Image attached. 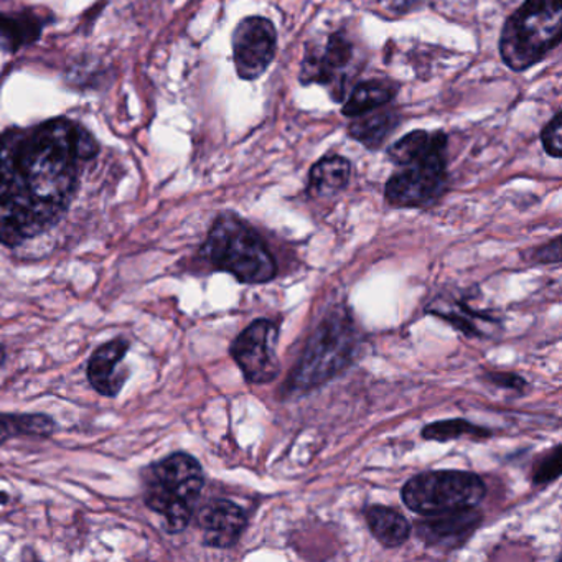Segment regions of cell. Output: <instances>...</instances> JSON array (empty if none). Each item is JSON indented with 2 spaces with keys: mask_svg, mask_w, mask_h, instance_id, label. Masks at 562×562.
<instances>
[{
  "mask_svg": "<svg viewBox=\"0 0 562 562\" xmlns=\"http://www.w3.org/2000/svg\"><path fill=\"white\" fill-rule=\"evenodd\" d=\"M100 153L90 131L50 120L0 136V243H22L50 229L67 213L81 164Z\"/></svg>",
  "mask_w": 562,
  "mask_h": 562,
  "instance_id": "cell-1",
  "label": "cell"
},
{
  "mask_svg": "<svg viewBox=\"0 0 562 562\" xmlns=\"http://www.w3.org/2000/svg\"><path fill=\"white\" fill-rule=\"evenodd\" d=\"M447 134L442 131H413L387 149L400 167L387 180L384 196L394 209H424L432 205L447 187Z\"/></svg>",
  "mask_w": 562,
  "mask_h": 562,
  "instance_id": "cell-2",
  "label": "cell"
},
{
  "mask_svg": "<svg viewBox=\"0 0 562 562\" xmlns=\"http://www.w3.org/2000/svg\"><path fill=\"white\" fill-rule=\"evenodd\" d=\"M203 485L202 465L186 452L170 453L140 472L144 503L162 516L167 531L172 535L182 532L192 521Z\"/></svg>",
  "mask_w": 562,
  "mask_h": 562,
  "instance_id": "cell-3",
  "label": "cell"
},
{
  "mask_svg": "<svg viewBox=\"0 0 562 562\" xmlns=\"http://www.w3.org/2000/svg\"><path fill=\"white\" fill-rule=\"evenodd\" d=\"M562 37V0H525L503 25L499 55L509 70L526 71L544 60Z\"/></svg>",
  "mask_w": 562,
  "mask_h": 562,
  "instance_id": "cell-4",
  "label": "cell"
},
{
  "mask_svg": "<svg viewBox=\"0 0 562 562\" xmlns=\"http://www.w3.org/2000/svg\"><path fill=\"white\" fill-rule=\"evenodd\" d=\"M202 255L213 268L229 272L245 284H265L278 272L274 258L258 233L233 213H223L213 223Z\"/></svg>",
  "mask_w": 562,
  "mask_h": 562,
  "instance_id": "cell-5",
  "label": "cell"
},
{
  "mask_svg": "<svg viewBox=\"0 0 562 562\" xmlns=\"http://www.w3.org/2000/svg\"><path fill=\"white\" fill-rule=\"evenodd\" d=\"M357 330L348 312L331 311L312 335L291 376V391H308L331 380L350 364L357 350Z\"/></svg>",
  "mask_w": 562,
  "mask_h": 562,
  "instance_id": "cell-6",
  "label": "cell"
},
{
  "mask_svg": "<svg viewBox=\"0 0 562 562\" xmlns=\"http://www.w3.org/2000/svg\"><path fill=\"white\" fill-rule=\"evenodd\" d=\"M401 495L411 512L423 516L446 515L475 508L485 496V483L475 473L437 470L413 476Z\"/></svg>",
  "mask_w": 562,
  "mask_h": 562,
  "instance_id": "cell-7",
  "label": "cell"
},
{
  "mask_svg": "<svg viewBox=\"0 0 562 562\" xmlns=\"http://www.w3.org/2000/svg\"><path fill=\"white\" fill-rule=\"evenodd\" d=\"M238 77L255 81L268 71L278 52V32L269 19L251 15L236 25L232 37Z\"/></svg>",
  "mask_w": 562,
  "mask_h": 562,
  "instance_id": "cell-8",
  "label": "cell"
},
{
  "mask_svg": "<svg viewBox=\"0 0 562 562\" xmlns=\"http://www.w3.org/2000/svg\"><path fill=\"white\" fill-rule=\"evenodd\" d=\"M278 327L271 321L252 322L232 345V357L249 383L265 384L278 378Z\"/></svg>",
  "mask_w": 562,
  "mask_h": 562,
  "instance_id": "cell-9",
  "label": "cell"
},
{
  "mask_svg": "<svg viewBox=\"0 0 562 562\" xmlns=\"http://www.w3.org/2000/svg\"><path fill=\"white\" fill-rule=\"evenodd\" d=\"M353 60V44L341 32L328 35L321 45L308 44L304 60L301 64L299 81L307 85H335L334 93H338V85L344 90V74ZM340 98L337 97V101Z\"/></svg>",
  "mask_w": 562,
  "mask_h": 562,
  "instance_id": "cell-10",
  "label": "cell"
},
{
  "mask_svg": "<svg viewBox=\"0 0 562 562\" xmlns=\"http://www.w3.org/2000/svg\"><path fill=\"white\" fill-rule=\"evenodd\" d=\"M196 522L203 532V544L216 549L233 548L248 525L243 509L229 499L206 503L196 515Z\"/></svg>",
  "mask_w": 562,
  "mask_h": 562,
  "instance_id": "cell-11",
  "label": "cell"
},
{
  "mask_svg": "<svg viewBox=\"0 0 562 562\" xmlns=\"http://www.w3.org/2000/svg\"><path fill=\"white\" fill-rule=\"evenodd\" d=\"M131 341L117 337L101 345L88 361V380L101 396L116 397L130 378V368L124 367V358L130 351Z\"/></svg>",
  "mask_w": 562,
  "mask_h": 562,
  "instance_id": "cell-12",
  "label": "cell"
},
{
  "mask_svg": "<svg viewBox=\"0 0 562 562\" xmlns=\"http://www.w3.org/2000/svg\"><path fill=\"white\" fill-rule=\"evenodd\" d=\"M480 519H482V515L473 508L430 516V519L417 525V536L429 548L456 549L475 531Z\"/></svg>",
  "mask_w": 562,
  "mask_h": 562,
  "instance_id": "cell-13",
  "label": "cell"
},
{
  "mask_svg": "<svg viewBox=\"0 0 562 562\" xmlns=\"http://www.w3.org/2000/svg\"><path fill=\"white\" fill-rule=\"evenodd\" d=\"M355 120L357 121L348 126V136L363 144L367 149L376 150L400 127L401 113L397 110L381 106Z\"/></svg>",
  "mask_w": 562,
  "mask_h": 562,
  "instance_id": "cell-14",
  "label": "cell"
},
{
  "mask_svg": "<svg viewBox=\"0 0 562 562\" xmlns=\"http://www.w3.org/2000/svg\"><path fill=\"white\" fill-rule=\"evenodd\" d=\"M351 164L341 156H325L308 173V193L314 196H334L347 189Z\"/></svg>",
  "mask_w": 562,
  "mask_h": 562,
  "instance_id": "cell-15",
  "label": "cell"
},
{
  "mask_svg": "<svg viewBox=\"0 0 562 562\" xmlns=\"http://www.w3.org/2000/svg\"><path fill=\"white\" fill-rule=\"evenodd\" d=\"M44 22L31 12L0 14V50L14 54L25 45L34 44L42 34Z\"/></svg>",
  "mask_w": 562,
  "mask_h": 562,
  "instance_id": "cell-16",
  "label": "cell"
},
{
  "mask_svg": "<svg viewBox=\"0 0 562 562\" xmlns=\"http://www.w3.org/2000/svg\"><path fill=\"white\" fill-rule=\"evenodd\" d=\"M364 516H367L368 526H370L374 538L384 548H397L409 538V521L396 509L387 508V506H370L364 512Z\"/></svg>",
  "mask_w": 562,
  "mask_h": 562,
  "instance_id": "cell-17",
  "label": "cell"
},
{
  "mask_svg": "<svg viewBox=\"0 0 562 562\" xmlns=\"http://www.w3.org/2000/svg\"><path fill=\"white\" fill-rule=\"evenodd\" d=\"M57 430V423L47 414L0 413V447L15 437L48 439Z\"/></svg>",
  "mask_w": 562,
  "mask_h": 562,
  "instance_id": "cell-18",
  "label": "cell"
},
{
  "mask_svg": "<svg viewBox=\"0 0 562 562\" xmlns=\"http://www.w3.org/2000/svg\"><path fill=\"white\" fill-rule=\"evenodd\" d=\"M397 88L391 81H363L351 91L341 113L347 117H358L376 108L387 106L396 98Z\"/></svg>",
  "mask_w": 562,
  "mask_h": 562,
  "instance_id": "cell-19",
  "label": "cell"
},
{
  "mask_svg": "<svg viewBox=\"0 0 562 562\" xmlns=\"http://www.w3.org/2000/svg\"><path fill=\"white\" fill-rule=\"evenodd\" d=\"M429 312L446 318L447 322L460 328L463 334L475 335V337L493 335L496 325H498L493 318L479 314V312L472 311V308L467 307L465 304H460V302L436 301L430 305Z\"/></svg>",
  "mask_w": 562,
  "mask_h": 562,
  "instance_id": "cell-20",
  "label": "cell"
},
{
  "mask_svg": "<svg viewBox=\"0 0 562 562\" xmlns=\"http://www.w3.org/2000/svg\"><path fill=\"white\" fill-rule=\"evenodd\" d=\"M463 436L488 437L490 432L465 419L439 420L423 429L424 439L436 440V442H449Z\"/></svg>",
  "mask_w": 562,
  "mask_h": 562,
  "instance_id": "cell-21",
  "label": "cell"
},
{
  "mask_svg": "<svg viewBox=\"0 0 562 562\" xmlns=\"http://www.w3.org/2000/svg\"><path fill=\"white\" fill-rule=\"evenodd\" d=\"M561 446H555L554 449H552V452H549L544 459L539 460L538 465L535 467L532 482H535V485H546V483H551L552 480H555L561 475Z\"/></svg>",
  "mask_w": 562,
  "mask_h": 562,
  "instance_id": "cell-22",
  "label": "cell"
},
{
  "mask_svg": "<svg viewBox=\"0 0 562 562\" xmlns=\"http://www.w3.org/2000/svg\"><path fill=\"white\" fill-rule=\"evenodd\" d=\"M562 114L558 113L548 124L541 133V143L544 147L546 154L554 157V159H561L562 157Z\"/></svg>",
  "mask_w": 562,
  "mask_h": 562,
  "instance_id": "cell-23",
  "label": "cell"
},
{
  "mask_svg": "<svg viewBox=\"0 0 562 562\" xmlns=\"http://www.w3.org/2000/svg\"><path fill=\"white\" fill-rule=\"evenodd\" d=\"M486 380L492 381L493 384H498L503 387H512V390H522L525 387V380L509 373H492L486 374Z\"/></svg>",
  "mask_w": 562,
  "mask_h": 562,
  "instance_id": "cell-24",
  "label": "cell"
},
{
  "mask_svg": "<svg viewBox=\"0 0 562 562\" xmlns=\"http://www.w3.org/2000/svg\"><path fill=\"white\" fill-rule=\"evenodd\" d=\"M561 243L559 239H554L551 245L544 246L536 252V261L539 262H559L561 261Z\"/></svg>",
  "mask_w": 562,
  "mask_h": 562,
  "instance_id": "cell-25",
  "label": "cell"
},
{
  "mask_svg": "<svg viewBox=\"0 0 562 562\" xmlns=\"http://www.w3.org/2000/svg\"><path fill=\"white\" fill-rule=\"evenodd\" d=\"M9 503V493L0 492V505H5Z\"/></svg>",
  "mask_w": 562,
  "mask_h": 562,
  "instance_id": "cell-26",
  "label": "cell"
},
{
  "mask_svg": "<svg viewBox=\"0 0 562 562\" xmlns=\"http://www.w3.org/2000/svg\"><path fill=\"white\" fill-rule=\"evenodd\" d=\"M4 360H5V350H4V347H2V344H0V367H2V364H4Z\"/></svg>",
  "mask_w": 562,
  "mask_h": 562,
  "instance_id": "cell-27",
  "label": "cell"
}]
</instances>
